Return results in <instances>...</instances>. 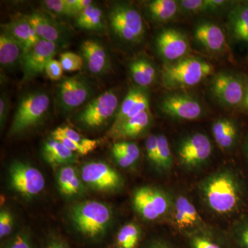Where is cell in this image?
<instances>
[{
	"label": "cell",
	"instance_id": "cell-1",
	"mask_svg": "<svg viewBox=\"0 0 248 248\" xmlns=\"http://www.w3.org/2000/svg\"><path fill=\"white\" fill-rule=\"evenodd\" d=\"M197 190L205 208L218 217L237 215L246 206L248 187L241 174L233 168L217 169L202 179Z\"/></svg>",
	"mask_w": 248,
	"mask_h": 248
},
{
	"label": "cell",
	"instance_id": "cell-2",
	"mask_svg": "<svg viewBox=\"0 0 248 248\" xmlns=\"http://www.w3.org/2000/svg\"><path fill=\"white\" fill-rule=\"evenodd\" d=\"M213 71V66L205 60L195 56H186L163 66L161 81L168 89H187L200 84Z\"/></svg>",
	"mask_w": 248,
	"mask_h": 248
},
{
	"label": "cell",
	"instance_id": "cell-3",
	"mask_svg": "<svg viewBox=\"0 0 248 248\" xmlns=\"http://www.w3.org/2000/svg\"><path fill=\"white\" fill-rule=\"evenodd\" d=\"M71 219L78 231L89 239L105 234L112 218L111 209L97 201H87L73 207Z\"/></svg>",
	"mask_w": 248,
	"mask_h": 248
},
{
	"label": "cell",
	"instance_id": "cell-4",
	"mask_svg": "<svg viewBox=\"0 0 248 248\" xmlns=\"http://www.w3.org/2000/svg\"><path fill=\"white\" fill-rule=\"evenodd\" d=\"M50 105V97L43 91H35L24 94L18 104L9 135L14 136L36 126L48 114Z\"/></svg>",
	"mask_w": 248,
	"mask_h": 248
},
{
	"label": "cell",
	"instance_id": "cell-5",
	"mask_svg": "<svg viewBox=\"0 0 248 248\" xmlns=\"http://www.w3.org/2000/svg\"><path fill=\"white\" fill-rule=\"evenodd\" d=\"M111 30L125 43L136 45L144 37L143 18L138 9L126 3H116L109 12Z\"/></svg>",
	"mask_w": 248,
	"mask_h": 248
},
{
	"label": "cell",
	"instance_id": "cell-6",
	"mask_svg": "<svg viewBox=\"0 0 248 248\" xmlns=\"http://www.w3.org/2000/svg\"><path fill=\"white\" fill-rule=\"evenodd\" d=\"M174 197L153 186H142L134 191V208L146 221H153L170 216Z\"/></svg>",
	"mask_w": 248,
	"mask_h": 248
},
{
	"label": "cell",
	"instance_id": "cell-7",
	"mask_svg": "<svg viewBox=\"0 0 248 248\" xmlns=\"http://www.w3.org/2000/svg\"><path fill=\"white\" fill-rule=\"evenodd\" d=\"M119 104L115 91H107L85 104L76 116L77 123L89 130L102 128L112 117L115 118L120 107Z\"/></svg>",
	"mask_w": 248,
	"mask_h": 248
},
{
	"label": "cell",
	"instance_id": "cell-8",
	"mask_svg": "<svg viewBox=\"0 0 248 248\" xmlns=\"http://www.w3.org/2000/svg\"><path fill=\"white\" fill-rule=\"evenodd\" d=\"M213 144L205 134L187 135L179 142L176 155L179 166L186 170L196 171L208 164L213 154Z\"/></svg>",
	"mask_w": 248,
	"mask_h": 248
},
{
	"label": "cell",
	"instance_id": "cell-9",
	"mask_svg": "<svg viewBox=\"0 0 248 248\" xmlns=\"http://www.w3.org/2000/svg\"><path fill=\"white\" fill-rule=\"evenodd\" d=\"M93 93L91 84L82 76L68 77L58 84L57 102L63 112H71L91 101Z\"/></svg>",
	"mask_w": 248,
	"mask_h": 248
},
{
	"label": "cell",
	"instance_id": "cell-10",
	"mask_svg": "<svg viewBox=\"0 0 248 248\" xmlns=\"http://www.w3.org/2000/svg\"><path fill=\"white\" fill-rule=\"evenodd\" d=\"M247 82L239 75L221 72L214 76L210 84L213 97L222 105L237 107L242 105Z\"/></svg>",
	"mask_w": 248,
	"mask_h": 248
},
{
	"label": "cell",
	"instance_id": "cell-11",
	"mask_svg": "<svg viewBox=\"0 0 248 248\" xmlns=\"http://www.w3.org/2000/svg\"><path fill=\"white\" fill-rule=\"evenodd\" d=\"M9 179L13 188L26 197H35L45 189L43 174L33 166L19 161L10 166Z\"/></svg>",
	"mask_w": 248,
	"mask_h": 248
},
{
	"label": "cell",
	"instance_id": "cell-12",
	"mask_svg": "<svg viewBox=\"0 0 248 248\" xmlns=\"http://www.w3.org/2000/svg\"><path fill=\"white\" fill-rule=\"evenodd\" d=\"M171 219L178 231L185 235L212 228L204 221L195 205L185 195L174 198Z\"/></svg>",
	"mask_w": 248,
	"mask_h": 248
},
{
	"label": "cell",
	"instance_id": "cell-13",
	"mask_svg": "<svg viewBox=\"0 0 248 248\" xmlns=\"http://www.w3.org/2000/svg\"><path fill=\"white\" fill-rule=\"evenodd\" d=\"M160 110L165 115L178 120H197L203 115V106L192 96L174 93L165 96L159 102Z\"/></svg>",
	"mask_w": 248,
	"mask_h": 248
},
{
	"label": "cell",
	"instance_id": "cell-14",
	"mask_svg": "<svg viewBox=\"0 0 248 248\" xmlns=\"http://www.w3.org/2000/svg\"><path fill=\"white\" fill-rule=\"evenodd\" d=\"M59 46L40 40L32 48L24 53L21 60L23 82L31 81L45 73V68L58 52Z\"/></svg>",
	"mask_w": 248,
	"mask_h": 248
},
{
	"label": "cell",
	"instance_id": "cell-15",
	"mask_svg": "<svg viewBox=\"0 0 248 248\" xmlns=\"http://www.w3.org/2000/svg\"><path fill=\"white\" fill-rule=\"evenodd\" d=\"M83 182L95 190L113 191L123 186L120 173L102 161L87 163L81 169Z\"/></svg>",
	"mask_w": 248,
	"mask_h": 248
},
{
	"label": "cell",
	"instance_id": "cell-16",
	"mask_svg": "<svg viewBox=\"0 0 248 248\" xmlns=\"http://www.w3.org/2000/svg\"><path fill=\"white\" fill-rule=\"evenodd\" d=\"M155 46L160 56L167 63L185 58L190 49L185 34L176 29H165L156 36Z\"/></svg>",
	"mask_w": 248,
	"mask_h": 248
},
{
	"label": "cell",
	"instance_id": "cell-17",
	"mask_svg": "<svg viewBox=\"0 0 248 248\" xmlns=\"http://www.w3.org/2000/svg\"><path fill=\"white\" fill-rule=\"evenodd\" d=\"M147 110H150V97L146 89L138 86L130 88L120 105L110 133L126 121Z\"/></svg>",
	"mask_w": 248,
	"mask_h": 248
},
{
	"label": "cell",
	"instance_id": "cell-18",
	"mask_svg": "<svg viewBox=\"0 0 248 248\" xmlns=\"http://www.w3.org/2000/svg\"><path fill=\"white\" fill-rule=\"evenodd\" d=\"M81 53L88 70L95 76H102L110 68V61L105 47L99 41L89 39L81 45Z\"/></svg>",
	"mask_w": 248,
	"mask_h": 248
},
{
	"label": "cell",
	"instance_id": "cell-19",
	"mask_svg": "<svg viewBox=\"0 0 248 248\" xmlns=\"http://www.w3.org/2000/svg\"><path fill=\"white\" fill-rule=\"evenodd\" d=\"M24 18L33 28L40 40L52 42L59 46L66 43V32L61 26L45 15L33 12Z\"/></svg>",
	"mask_w": 248,
	"mask_h": 248
},
{
	"label": "cell",
	"instance_id": "cell-20",
	"mask_svg": "<svg viewBox=\"0 0 248 248\" xmlns=\"http://www.w3.org/2000/svg\"><path fill=\"white\" fill-rule=\"evenodd\" d=\"M182 236L183 248H234L227 233L223 234L213 228Z\"/></svg>",
	"mask_w": 248,
	"mask_h": 248
},
{
	"label": "cell",
	"instance_id": "cell-21",
	"mask_svg": "<svg viewBox=\"0 0 248 248\" xmlns=\"http://www.w3.org/2000/svg\"><path fill=\"white\" fill-rule=\"evenodd\" d=\"M196 41L207 51L219 53L226 48V38L223 30L213 22L197 24L194 31Z\"/></svg>",
	"mask_w": 248,
	"mask_h": 248
},
{
	"label": "cell",
	"instance_id": "cell-22",
	"mask_svg": "<svg viewBox=\"0 0 248 248\" xmlns=\"http://www.w3.org/2000/svg\"><path fill=\"white\" fill-rule=\"evenodd\" d=\"M212 133L217 144L223 151H231L239 141V125L231 118L222 117L215 120L212 125Z\"/></svg>",
	"mask_w": 248,
	"mask_h": 248
},
{
	"label": "cell",
	"instance_id": "cell-23",
	"mask_svg": "<svg viewBox=\"0 0 248 248\" xmlns=\"http://www.w3.org/2000/svg\"><path fill=\"white\" fill-rule=\"evenodd\" d=\"M153 122L151 111H145L126 121L110 134L119 140H134L145 135L151 128Z\"/></svg>",
	"mask_w": 248,
	"mask_h": 248
},
{
	"label": "cell",
	"instance_id": "cell-24",
	"mask_svg": "<svg viewBox=\"0 0 248 248\" xmlns=\"http://www.w3.org/2000/svg\"><path fill=\"white\" fill-rule=\"evenodd\" d=\"M1 31L9 34L22 46L24 53L30 50L40 40L33 28L24 17L1 24Z\"/></svg>",
	"mask_w": 248,
	"mask_h": 248
},
{
	"label": "cell",
	"instance_id": "cell-25",
	"mask_svg": "<svg viewBox=\"0 0 248 248\" xmlns=\"http://www.w3.org/2000/svg\"><path fill=\"white\" fill-rule=\"evenodd\" d=\"M129 70L132 79L138 87L146 89L156 81V68L151 60L144 57H140L130 62Z\"/></svg>",
	"mask_w": 248,
	"mask_h": 248
},
{
	"label": "cell",
	"instance_id": "cell-26",
	"mask_svg": "<svg viewBox=\"0 0 248 248\" xmlns=\"http://www.w3.org/2000/svg\"><path fill=\"white\" fill-rule=\"evenodd\" d=\"M24 50L22 46L4 31L0 33V63L4 68H11L20 63Z\"/></svg>",
	"mask_w": 248,
	"mask_h": 248
},
{
	"label": "cell",
	"instance_id": "cell-27",
	"mask_svg": "<svg viewBox=\"0 0 248 248\" xmlns=\"http://www.w3.org/2000/svg\"><path fill=\"white\" fill-rule=\"evenodd\" d=\"M42 155L46 161L51 165L72 164L78 160V154L54 139L45 142Z\"/></svg>",
	"mask_w": 248,
	"mask_h": 248
},
{
	"label": "cell",
	"instance_id": "cell-28",
	"mask_svg": "<svg viewBox=\"0 0 248 248\" xmlns=\"http://www.w3.org/2000/svg\"><path fill=\"white\" fill-rule=\"evenodd\" d=\"M229 26L236 40L248 43V4L236 6L230 13Z\"/></svg>",
	"mask_w": 248,
	"mask_h": 248
},
{
	"label": "cell",
	"instance_id": "cell-29",
	"mask_svg": "<svg viewBox=\"0 0 248 248\" xmlns=\"http://www.w3.org/2000/svg\"><path fill=\"white\" fill-rule=\"evenodd\" d=\"M178 1L174 0H153L147 4L148 14L156 22L164 23L172 20L179 10Z\"/></svg>",
	"mask_w": 248,
	"mask_h": 248
},
{
	"label": "cell",
	"instance_id": "cell-30",
	"mask_svg": "<svg viewBox=\"0 0 248 248\" xmlns=\"http://www.w3.org/2000/svg\"><path fill=\"white\" fill-rule=\"evenodd\" d=\"M76 24L80 29L89 31H102L105 27L102 10L93 4L79 14Z\"/></svg>",
	"mask_w": 248,
	"mask_h": 248
},
{
	"label": "cell",
	"instance_id": "cell-31",
	"mask_svg": "<svg viewBox=\"0 0 248 248\" xmlns=\"http://www.w3.org/2000/svg\"><path fill=\"white\" fill-rule=\"evenodd\" d=\"M228 3L229 1L223 0H182L178 1L179 8L184 12L191 14L218 11L225 7Z\"/></svg>",
	"mask_w": 248,
	"mask_h": 248
},
{
	"label": "cell",
	"instance_id": "cell-32",
	"mask_svg": "<svg viewBox=\"0 0 248 248\" xmlns=\"http://www.w3.org/2000/svg\"><path fill=\"white\" fill-rule=\"evenodd\" d=\"M227 234L234 248H248V215L239 217Z\"/></svg>",
	"mask_w": 248,
	"mask_h": 248
},
{
	"label": "cell",
	"instance_id": "cell-33",
	"mask_svg": "<svg viewBox=\"0 0 248 248\" xmlns=\"http://www.w3.org/2000/svg\"><path fill=\"white\" fill-rule=\"evenodd\" d=\"M141 239V229L134 223H128L121 228L117 236L120 248H138Z\"/></svg>",
	"mask_w": 248,
	"mask_h": 248
},
{
	"label": "cell",
	"instance_id": "cell-34",
	"mask_svg": "<svg viewBox=\"0 0 248 248\" xmlns=\"http://www.w3.org/2000/svg\"><path fill=\"white\" fill-rule=\"evenodd\" d=\"M51 135H60V136L64 137V138L69 140L70 141L87 148L91 153L94 151L99 145L98 140L85 138L82 135L76 131L74 129L67 126V125L58 127V128L55 129L52 132Z\"/></svg>",
	"mask_w": 248,
	"mask_h": 248
},
{
	"label": "cell",
	"instance_id": "cell-35",
	"mask_svg": "<svg viewBox=\"0 0 248 248\" xmlns=\"http://www.w3.org/2000/svg\"><path fill=\"white\" fill-rule=\"evenodd\" d=\"M173 157L169 140L164 135H158V161L156 169L160 172H169L172 169Z\"/></svg>",
	"mask_w": 248,
	"mask_h": 248
},
{
	"label": "cell",
	"instance_id": "cell-36",
	"mask_svg": "<svg viewBox=\"0 0 248 248\" xmlns=\"http://www.w3.org/2000/svg\"><path fill=\"white\" fill-rule=\"evenodd\" d=\"M46 9L63 17H78L79 15L75 10L70 8L65 2V0H45L42 1Z\"/></svg>",
	"mask_w": 248,
	"mask_h": 248
},
{
	"label": "cell",
	"instance_id": "cell-37",
	"mask_svg": "<svg viewBox=\"0 0 248 248\" xmlns=\"http://www.w3.org/2000/svg\"><path fill=\"white\" fill-rule=\"evenodd\" d=\"M60 62L63 71H79L84 65V60L81 55L73 52H64L60 55Z\"/></svg>",
	"mask_w": 248,
	"mask_h": 248
},
{
	"label": "cell",
	"instance_id": "cell-38",
	"mask_svg": "<svg viewBox=\"0 0 248 248\" xmlns=\"http://www.w3.org/2000/svg\"><path fill=\"white\" fill-rule=\"evenodd\" d=\"M112 153H119L130 156L138 161L141 155L140 148L136 143L129 141H119L115 143L112 148Z\"/></svg>",
	"mask_w": 248,
	"mask_h": 248
},
{
	"label": "cell",
	"instance_id": "cell-39",
	"mask_svg": "<svg viewBox=\"0 0 248 248\" xmlns=\"http://www.w3.org/2000/svg\"><path fill=\"white\" fill-rule=\"evenodd\" d=\"M77 174L76 169L71 166H66L60 169L58 174L59 188L63 195H66L68 187Z\"/></svg>",
	"mask_w": 248,
	"mask_h": 248
},
{
	"label": "cell",
	"instance_id": "cell-40",
	"mask_svg": "<svg viewBox=\"0 0 248 248\" xmlns=\"http://www.w3.org/2000/svg\"><path fill=\"white\" fill-rule=\"evenodd\" d=\"M138 248H183L176 241L166 237H154L147 240Z\"/></svg>",
	"mask_w": 248,
	"mask_h": 248
},
{
	"label": "cell",
	"instance_id": "cell-41",
	"mask_svg": "<svg viewBox=\"0 0 248 248\" xmlns=\"http://www.w3.org/2000/svg\"><path fill=\"white\" fill-rule=\"evenodd\" d=\"M145 146L148 161L156 169L158 161V135L154 134L150 135L146 139Z\"/></svg>",
	"mask_w": 248,
	"mask_h": 248
},
{
	"label": "cell",
	"instance_id": "cell-42",
	"mask_svg": "<svg viewBox=\"0 0 248 248\" xmlns=\"http://www.w3.org/2000/svg\"><path fill=\"white\" fill-rule=\"evenodd\" d=\"M14 217L9 210H1L0 213V238L4 239L13 231Z\"/></svg>",
	"mask_w": 248,
	"mask_h": 248
},
{
	"label": "cell",
	"instance_id": "cell-43",
	"mask_svg": "<svg viewBox=\"0 0 248 248\" xmlns=\"http://www.w3.org/2000/svg\"><path fill=\"white\" fill-rule=\"evenodd\" d=\"M63 68H62L60 60H50L45 68V73L47 77L52 81H59L63 76Z\"/></svg>",
	"mask_w": 248,
	"mask_h": 248
},
{
	"label": "cell",
	"instance_id": "cell-44",
	"mask_svg": "<svg viewBox=\"0 0 248 248\" xmlns=\"http://www.w3.org/2000/svg\"><path fill=\"white\" fill-rule=\"evenodd\" d=\"M4 248H33L31 239L25 234H18L6 243Z\"/></svg>",
	"mask_w": 248,
	"mask_h": 248
},
{
	"label": "cell",
	"instance_id": "cell-45",
	"mask_svg": "<svg viewBox=\"0 0 248 248\" xmlns=\"http://www.w3.org/2000/svg\"><path fill=\"white\" fill-rule=\"evenodd\" d=\"M10 102L7 96L5 94H1L0 97V125L1 129L4 128L6 118L9 112Z\"/></svg>",
	"mask_w": 248,
	"mask_h": 248
},
{
	"label": "cell",
	"instance_id": "cell-46",
	"mask_svg": "<svg viewBox=\"0 0 248 248\" xmlns=\"http://www.w3.org/2000/svg\"><path fill=\"white\" fill-rule=\"evenodd\" d=\"M112 154L117 164L121 167L124 168V169L131 167L138 161L134 159L133 158L130 157V156H126V155L115 153H112Z\"/></svg>",
	"mask_w": 248,
	"mask_h": 248
},
{
	"label": "cell",
	"instance_id": "cell-47",
	"mask_svg": "<svg viewBox=\"0 0 248 248\" xmlns=\"http://www.w3.org/2000/svg\"><path fill=\"white\" fill-rule=\"evenodd\" d=\"M93 4V1L91 0H78V4L75 10L78 14H79Z\"/></svg>",
	"mask_w": 248,
	"mask_h": 248
},
{
	"label": "cell",
	"instance_id": "cell-48",
	"mask_svg": "<svg viewBox=\"0 0 248 248\" xmlns=\"http://www.w3.org/2000/svg\"><path fill=\"white\" fill-rule=\"evenodd\" d=\"M46 248H69L62 241H53L49 243Z\"/></svg>",
	"mask_w": 248,
	"mask_h": 248
},
{
	"label": "cell",
	"instance_id": "cell-49",
	"mask_svg": "<svg viewBox=\"0 0 248 248\" xmlns=\"http://www.w3.org/2000/svg\"><path fill=\"white\" fill-rule=\"evenodd\" d=\"M241 107L245 110L248 112V81H247V84H246V93H245L244 99Z\"/></svg>",
	"mask_w": 248,
	"mask_h": 248
},
{
	"label": "cell",
	"instance_id": "cell-50",
	"mask_svg": "<svg viewBox=\"0 0 248 248\" xmlns=\"http://www.w3.org/2000/svg\"><path fill=\"white\" fill-rule=\"evenodd\" d=\"M244 151L246 158L248 159V133L245 138L244 142Z\"/></svg>",
	"mask_w": 248,
	"mask_h": 248
},
{
	"label": "cell",
	"instance_id": "cell-51",
	"mask_svg": "<svg viewBox=\"0 0 248 248\" xmlns=\"http://www.w3.org/2000/svg\"><path fill=\"white\" fill-rule=\"evenodd\" d=\"M115 248H120V247Z\"/></svg>",
	"mask_w": 248,
	"mask_h": 248
}]
</instances>
